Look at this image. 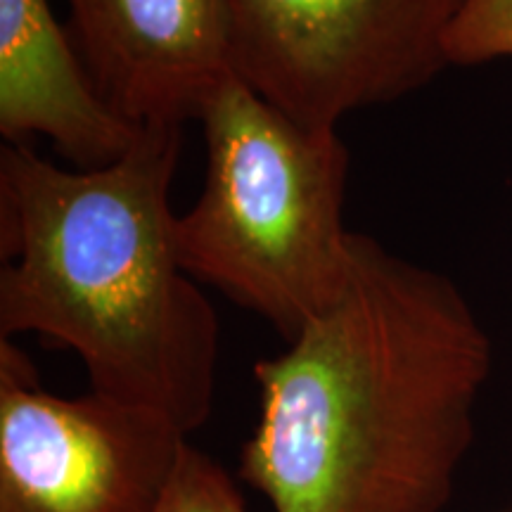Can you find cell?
I'll use <instances>...</instances> for the list:
<instances>
[{
    "label": "cell",
    "instance_id": "1",
    "mask_svg": "<svg viewBox=\"0 0 512 512\" xmlns=\"http://www.w3.org/2000/svg\"><path fill=\"white\" fill-rule=\"evenodd\" d=\"M491 366L448 275L354 233L335 304L254 366L242 477L273 512H446Z\"/></svg>",
    "mask_w": 512,
    "mask_h": 512
},
{
    "label": "cell",
    "instance_id": "2",
    "mask_svg": "<svg viewBox=\"0 0 512 512\" xmlns=\"http://www.w3.org/2000/svg\"><path fill=\"white\" fill-rule=\"evenodd\" d=\"M183 126H143L102 169H60L24 143L0 150V339L72 349L91 392L188 437L207 422L221 325L185 271L169 190Z\"/></svg>",
    "mask_w": 512,
    "mask_h": 512
},
{
    "label": "cell",
    "instance_id": "3",
    "mask_svg": "<svg viewBox=\"0 0 512 512\" xmlns=\"http://www.w3.org/2000/svg\"><path fill=\"white\" fill-rule=\"evenodd\" d=\"M197 121L207 178L176 219L181 264L292 342L349 283L347 145L337 128L287 117L238 74L209 95Z\"/></svg>",
    "mask_w": 512,
    "mask_h": 512
},
{
    "label": "cell",
    "instance_id": "4",
    "mask_svg": "<svg viewBox=\"0 0 512 512\" xmlns=\"http://www.w3.org/2000/svg\"><path fill=\"white\" fill-rule=\"evenodd\" d=\"M235 74L309 128L430 86L467 0H223Z\"/></svg>",
    "mask_w": 512,
    "mask_h": 512
},
{
    "label": "cell",
    "instance_id": "5",
    "mask_svg": "<svg viewBox=\"0 0 512 512\" xmlns=\"http://www.w3.org/2000/svg\"><path fill=\"white\" fill-rule=\"evenodd\" d=\"M188 444L143 408L46 392L0 339V512H157Z\"/></svg>",
    "mask_w": 512,
    "mask_h": 512
},
{
    "label": "cell",
    "instance_id": "6",
    "mask_svg": "<svg viewBox=\"0 0 512 512\" xmlns=\"http://www.w3.org/2000/svg\"><path fill=\"white\" fill-rule=\"evenodd\" d=\"M88 74L136 126H185L235 76L223 0H67Z\"/></svg>",
    "mask_w": 512,
    "mask_h": 512
},
{
    "label": "cell",
    "instance_id": "7",
    "mask_svg": "<svg viewBox=\"0 0 512 512\" xmlns=\"http://www.w3.org/2000/svg\"><path fill=\"white\" fill-rule=\"evenodd\" d=\"M143 126L114 112L48 0H0V133L46 136L79 169L119 162Z\"/></svg>",
    "mask_w": 512,
    "mask_h": 512
},
{
    "label": "cell",
    "instance_id": "8",
    "mask_svg": "<svg viewBox=\"0 0 512 512\" xmlns=\"http://www.w3.org/2000/svg\"><path fill=\"white\" fill-rule=\"evenodd\" d=\"M451 67L512 57V0H467L446 36Z\"/></svg>",
    "mask_w": 512,
    "mask_h": 512
},
{
    "label": "cell",
    "instance_id": "9",
    "mask_svg": "<svg viewBox=\"0 0 512 512\" xmlns=\"http://www.w3.org/2000/svg\"><path fill=\"white\" fill-rule=\"evenodd\" d=\"M157 512H247V508L228 472L188 444Z\"/></svg>",
    "mask_w": 512,
    "mask_h": 512
}]
</instances>
